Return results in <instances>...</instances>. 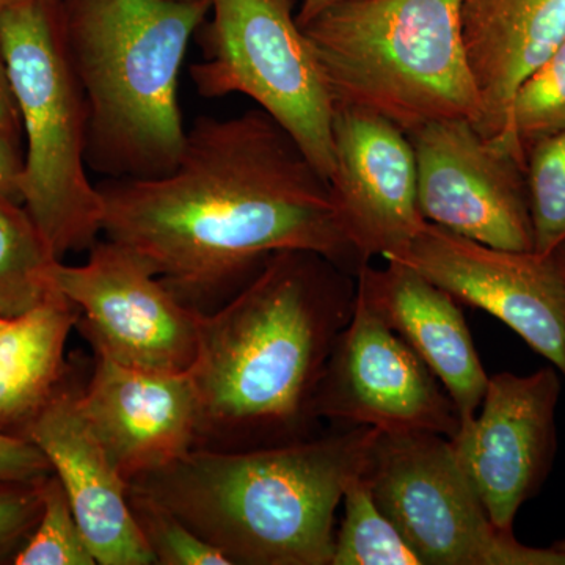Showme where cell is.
<instances>
[{"mask_svg": "<svg viewBox=\"0 0 565 565\" xmlns=\"http://www.w3.org/2000/svg\"><path fill=\"white\" fill-rule=\"evenodd\" d=\"M98 188L106 239L139 253L200 313L232 299L275 253H319L355 277L370 264L329 180L259 107L196 118L169 174Z\"/></svg>", "mask_w": 565, "mask_h": 565, "instance_id": "cell-1", "label": "cell"}, {"mask_svg": "<svg viewBox=\"0 0 565 565\" xmlns=\"http://www.w3.org/2000/svg\"><path fill=\"white\" fill-rule=\"evenodd\" d=\"M355 300V275L319 253L291 250L275 253L232 299L199 313L189 370L195 448L250 451L321 434L319 385Z\"/></svg>", "mask_w": 565, "mask_h": 565, "instance_id": "cell-2", "label": "cell"}, {"mask_svg": "<svg viewBox=\"0 0 565 565\" xmlns=\"http://www.w3.org/2000/svg\"><path fill=\"white\" fill-rule=\"evenodd\" d=\"M377 434L332 424L329 433L291 445L195 448L128 486L232 565H332L338 505L366 470Z\"/></svg>", "mask_w": 565, "mask_h": 565, "instance_id": "cell-3", "label": "cell"}, {"mask_svg": "<svg viewBox=\"0 0 565 565\" xmlns=\"http://www.w3.org/2000/svg\"><path fill=\"white\" fill-rule=\"evenodd\" d=\"M210 0H70L66 52L88 111L87 162L111 180L172 172L184 150L178 84Z\"/></svg>", "mask_w": 565, "mask_h": 565, "instance_id": "cell-4", "label": "cell"}, {"mask_svg": "<svg viewBox=\"0 0 565 565\" xmlns=\"http://www.w3.org/2000/svg\"><path fill=\"white\" fill-rule=\"evenodd\" d=\"M332 95L405 134L478 121L460 33V0H341L300 25Z\"/></svg>", "mask_w": 565, "mask_h": 565, "instance_id": "cell-5", "label": "cell"}, {"mask_svg": "<svg viewBox=\"0 0 565 565\" xmlns=\"http://www.w3.org/2000/svg\"><path fill=\"white\" fill-rule=\"evenodd\" d=\"M0 43L28 141L22 204L55 258L90 250L104 202L87 174V103L46 0L0 10Z\"/></svg>", "mask_w": 565, "mask_h": 565, "instance_id": "cell-6", "label": "cell"}, {"mask_svg": "<svg viewBox=\"0 0 565 565\" xmlns=\"http://www.w3.org/2000/svg\"><path fill=\"white\" fill-rule=\"evenodd\" d=\"M203 58L191 77L206 98L248 96L297 141L316 169L333 172L334 104L296 0H210Z\"/></svg>", "mask_w": 565, "mask_h": 565, "instance_id": "cell-7", "label": "cell"}, {"mask_svg": "<svg viewBox=\"0 0 565 565\" xmlns=\"http://www.w3.org/2000/svg\"><path fill=\"white\" fill-rule=\"evenodd\" d=\"M364 476L423 565H565L494 525L444 435L379 430Z\"/></svg>", "mask_w": 565, "mask_h": 565, "instance_id": "cell-8", "label": "cell"}, {"mask_svg": "<svg viewBox=\"0 0 565 565\" xmlns=\"http://www.w3.org/2000/svg\"><path fill=\"white\" fill-rule=\"evenodd\" d=\"M50 280L79 310L76 327L95 355L148 373L191 370L200 311L182 302L139 253L98 241L82 266L55 263Z\"/></svg>", "mask_w": 565, "mask_h": 565, "instance_id": "cell-9", "label": "cell"}, {"mask_svg": "<svg viewBox=\"0 0 565 565\" xmlns=\"http://www.w3.org/2000/svg\"><path fill=\"white\" fill-rule=\"evenodd\" d=\"M424 221L503 250L534 252L526 161L471 120L408 134Z\"/></svg>", "mask_w": 565, "mask_h": 565, "instance_id": "cell-10", "label": "cell"}, {"mask_svg": "<svg viewBox=\"0 0 565 565\" xmlns=\"http://www.w3.org/2000/svg\"><path fill=\"white\" fill-rule=\"evenodd\" d=\"M318 415L381 433L426 430L452 438L460 415L437 375L356 291L319 385Z\"/></svg>", "mask_w": 565, "mask_h": 565, "instance_id": "cell-11", "label": "cell"}, {"mask_svg": "<svg viewBox=\"0 0 565 565\" xmlns=\"http://www.w3.org/2000/svg\"><path fill=\"white\" fill-rule=\"evenodd\" d=\"M397 263L505 323L565 377V267L557 253L503 250L426 222Z\"/></svg>", "mask_w": 565, "mask_h": 565, "instance_id": "cell-12", "label": "cell"}, {"mask_svg": "<svg viewBox=\"0 0 565 565\" xmlns=\"http://www.w3.org/2000/svg\"><path fill=\"white\" fill-rule=\"evenodd\" d=\"M559 371L494 374L479 414L449 438L457 462L490 520L514 533L515 516L541 492L557 449L556 408Z\"/></svg>", "mask_w": 565, "mask_h": 565, "instance_id": "cell-13", "label": "cell"}, {"mask_svg": "<svg viewBox=\"0 0 565 565\" xmlns=\"http://www.w3.org/2000/svg\"><path fill=\"white\" fill-rule=\"evenodd\" d=\"M364 262H399L423 228L414 147L403 129L371 111L338 107L329 178Z\"/></svg>", "mask_w": 565, "mask_h": 565, "instance_id": "cell-14", "label": "cell"}, {"mask_svg": "<svg viewBox=\"0 0 565 565\" xmlns=\"http://www.w3.org/2000/svg\"><path fill=\"white\" fill-rule=\"evenodd\" d=\"M81 388L66 370L61 385L17 435L32 441L50 460L96 563L156 564L134 520L128 482L81 414Z\"/></svg>", "mask_w": 565, "mask_h": 565, "instance_id": "cell-15", "label": "cell"}, {"mask_svg": "<svg viewBox=\"0 0 565 565\" xmlns=\"http://www.w3.org/2000/svg\"><path fill=\"white\" fill-rule=\"evenodd\" d=\"M77 404L128 484L195 448L199 399L189 371L148 373L96 355Z\"/></svg>", "mask_w": 565, "mask_h": 565, "instance_id": "cell-16", "label": "cell"}, {"mask_svg": "<svg viewBox=\"0 0 565 565\" xmlns=\"http://www.w3.org/2000/svg\"><path fill=\"white\" fill-rule=\"evenodd\" d=\"M356 291L437 375L460 422L473 419L490 377L455 297L397 262H386L384 269L363 266Z\"/></svg>", "mask_w": 565, "mask_h": 565, "instance_id": "cell-17", "label": "cell"}, {"mask_svg": "<svg viewBox=\"0 0 565 565\" xmlns=\"http://www.w3.org/2000/svg\"><path fill=\"white\" fill-rule=\"evenodd\" d=\"M482 136H503L519 85L565 40V0H460Z\"/></svg>", "mask_w": 565, "mask_h": 565, "instance_id": "cell-18", "label": "cell"}, {"mask_svg": "<svg viewBox=\"0 0 565 565\" xmlns=\"http://www.w3.org/2000/svg\"><path fill=\"white\" fill-rule=\"evenodd\" d=\"M79 310L62 294L0 327V430L20 433L65 377Z\"/></svg>", "mask_w": 565, "mask_h": 565, "instance_id": "cell-19", "label": "cell"}, {"mask_svg": "<svg viewBox=\"0 0 565 565\" xmlns=\"http://www.w3.org/2000/svg\"><path fill=\"white\" fill-rule=\"evenodd\" d=\"M57 262L28 210L0 193V316L20 318L57 294L50 280Z\"/></svg>", "mask_w": 565, "mask_h": 565, "instance_id": "cell-20", "label": "cell"}, {"mask_svg": "<svg viewBox=\"0 0 565 565\" xmlns=\"http://www.w3.org/2000/svg\"><path fill=\"white\" fill-rule=\"evenodd\" d=\"M344 516L334 531L332 565H423L396 523L375 501L366 476L348 486Z\"/></svg>", "mask_w": 565, "mask_h": 565, "instance_id": "cell-21", "label": "cell"}, {"mask_svg": "<svg viewBox=\"0 0 565 565\" xmlns=\"http://www.w3.org/2000/svg\"><path fill=\"white\" fill-rule=\"evenodd\" d=\"M565 131V40L516 88L503 136L493 137L520 158L539 140Z\"/></svg>", "mask_w": 565, "mask_h": 565, "instance_id": "cell-22", "label": "cell"}, {"mask_svg": "<svg viewBox=\"0 0 565 565\" xmlns=\"http://www.w3.org/2000/svg\"><path fill=\"white\" fill-rule=\"evenodd\" d=\"M526 181L534 252L553 255L565 245V131L539 140L527 150Z\"/></svg>", "mask_w": 565, "mask_h": 565, "instance_id": "cell-23", "label": "cell"}, {"mask_svg": "<svg viewBox=\"0 0 565 565\" xmlns=\"http://www.w3.org/2000/svg\"><path fill=\"white\" fill-rule=\"evenodd\" d=\"M14 565H95L61 479L54 471L43 481V509L39 523L11 559Z\"/></svg>", "mask_w": 565, "mask_h": 565, "instance_id": "cell-24", "label": "cell"}, {"mask_svg": "<svg viewBox=\"0 0 565 565\" xmlns=\"http://www.w3.org/2000/svg\"><path fill=\"white\" fill-rule=\"evenodd\" d=\"M129 505L145 544L159 565H232L215 546L166 508L128 489Z\"/></svg>", "mask_w": 565, "mask_h": 565, "instance_id": "cell-25", "label": "cell"}, {"mask_svg": "<svg viewBox=\"0 0 565 565\" xmlns=\"http://www.w3.org/2000/svg\"><path fill=\"white\" fill-rule=\"evenodd\" d=\"M44 478L0 482V563H11L39 523Z\"/></svg>", "mask_w": 565, "mask_h": 565, "instance_id": "cell-26", "label": "cell"}, {"mask_svg": "<svg viewBox=\"0 0 565 565\" xmlns=\"http://www.w3.org/2000/svg\"><path fill=\"white\" fill-rule=\"evenodd\" d=\"M51 473L50 460L32 441L0 430V482L35 481Z\"/></svg>", "mask_w": 565, "mask_h": 565, "instance_id": "cell-27", "label": "cell"}, {"mask_svg": "<svg viewBox=\"0 0 565 565\" xmlns=\"http://www.w3.org/2000/svg\"><path fill=\"white\" fill-rule=\"evenodd\" d=\"M20 126V111H18L17 102H14L9 70H7L2 43H0V136L6 137L7 140L14 145Z\"/></svg>", "mask_w": 565, "mask_h": 565, "instance_id": "cell-28", "label": "cell"}, {"mask_svg": "<svg viewBox=\"0 0 565 565\" xmlns=\"http://www.w3.org/2000/svg\"><path fill=\"white\" fill-rule=\"evenodd\" d=\"M22 162L18 159L14 145L0 136V193L10 196L14 202H20V177Z\"/></svg>", "mask_w": 565, "mask_h": 565, "instance_id": "cell-29", "label": "cell"}, {"mask_svg": "<svg viewBox=\"0 0 565 565\" xmlns=\"http://www.w3.org/2000/svg\"><path fill=\"white\" fill-rule=\"evenodd\" d=\"M337 2H341V0H302V6L297 11V21L302 25Z\"/></svg>", "mask_w": 565, "mask_h": 565, "instance_id": "cell-30", "label": "cell"}, {"mask_svg": "<svg viewBox=\"0 0 565 565\" xmlns=\"http://www.w3.org/2000/svg\"><path fill=\"white\" fill-rule=\"evenodd\" d=\"M25 2V0H0V10L7 9V7L14 6V3Z\"/></svg>", "mask_w": 565, "mask_h": 565, "instance_id": "cell-31", "label": "cell"}, {"mask_svg": "<svg viewBox=\"0 0 565 565\" xmlns=\"http://www.w3.org/2000/svg\"><path fill=\"white\" fill-rule=\"evenodd\" d=\"M553 548H556L557 552L564 553L565 555V539H563V541L556 542V544L553 545Z\"/></svg>", "mask_w": 565, "mask_h": 565, "instance_id": "cell-32", "label": "cell"}, {"mask_svg": "<svg viewBox=\"0 0 565 565\" xmlns=\"http://www.w3.org/2000/svg\"><path fill=\"white\" fill-rule=\"evenodd\" d=\"M556 253H557V256H559V259H561V262H563L564 267H565V245H563V247H561L559 250H557Z\"/></svg>", "mask_w": 565, "mask_h": 565, "instance_id": "cell-33", "label": "cell"}, {"mask_svg": "<svg viewBox=\"0 0 565 565\" xmlns=\"http://www.w3.org/2000/svg\"><path fill=\"white\" fill-rule=\"evenodd\" d=\"M7 322V319L6 318H2V316H0V327L3 326V323Z\"/></svg>", "mask_w": 565, "mask_h": 565, "instance_id": "cell-34", "label": "cell"}]
</instances>
